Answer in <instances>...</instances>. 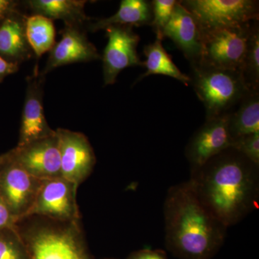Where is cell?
Listing matches in <instances>:
<instances>
[{"mask_svg":"<svg viewBox=\"0 0 259 259\" xmlns=\"http://www.w3.org/2000/svg\"><path fill=\"white\" fill-rule=\"evenodd\" d=\"M259 166L233 148L191 171L190 183L201 202L227 228L258 205Z\"/></svg>","mask_w":259,"mask_h":259,"instance_id":"obj_1","label":"cell"},{"mask_svg":"<svg viewBox=\"0 0 259 259\" xmlns=\"http://www.w3.org/2000/svg\"><path fill=\"white\" fill-rule=\"evenodd\" d=\"M165 243L180 259H211L221 249L228 228L201 202L190 181L168 189L164 204Z\"/></svg>","mask_w":259,"mask_h":259,"instance_id":"obj_2","label":"cell"},{"mask_svg":"<svg viewBox=\"0 0 259 259\" xmlns=\"http://www.w3.org/2000/svg\"><path fill=\"white\" fill-rule=\"evenodd\" d=\"M190 84L203 103L206 120L229 115L250 91L241 71L191 66Z\"/></svg>","mask_w":259,"mask_h":259,"instance_id":"obj_3","label":"cell"},{"mask_svg":"<svg viewBox=\"0 0 259 259\" xmlns=\"http://www.w3.org/2000/svg\"><path fill=\"white\" fill-rule=\"evenodd\" d=\"M253 21L202 32V55L199 64L241 72Z\"/></svg>","mask_w":259,"mask_h":259,"instance_id":"obj_4","label":"cell"},{"mask_svg":"<svg viewBox=\"0 0 259 259\" xmlns=\"http://www.w3.org/2000/svg\"><path fill=\"white\" fill-rule=\"evenodd\" d=\"M198 23L201 31L229 28L259 20L255 0H182Z\"/></svg>","mask_w":259,"mask_h":259,"instance_id":"obj_5","label":"cell"},{"mask_svg":"<svg viewBox=\"0 0 259 259\" xmlns=\"http://www.w3.org/2000/svg\"><path fill=\"white\" fill-rule=\"evenodd\" d=\"M41 183L18 164L10 152L4 154L0 166V197L15 221L25 217Z\"/></svg>","mask_w":259,"mask_h":259,"instance_id":"obj_6","label":"cell"},{"mask_svg":"<svg viewBox=\"0 0 259 259\" xmlns=\"http://www.w3.org/2000/svg\"><path fill=\"white\" fill-rule=\"evenodd\" d=\"M108 41L101 57L105 86L114 84L126 68L144 66L137 47L140 36L129 25H112L105 29Z\"/></svg>","mask_w":259,"mask_h":259,"instance_id":"obj_7","label":"cell"},{"mask_svg":"<svg viewBox=\"0 0 259 259\" xmlns=\"http://www.w3.org/2000/svg\"><path fill=\"white\" fill-rule=\"evenodd\" d=\"M28 259H91L76 229L42 228L32 233L25 246Z\"/></svg>","mask_w":259,"mask_h":259,"instance_id":"obj_8","label":"cell"},{"mask_svg":"<svg viewBox=\"0 0 259 259\" xmlns=\"http://www.w3.org/2000/svg\"><path fill=\"white\" fill-rule=\"evenodd\" d=\"M76 189L74 184L61 177L42 181L36 197L25 217L40 214L58 221H74L78 217Z\"/></svg>","mask_w":259,"mask_h":259,"instance_id":"obj_9","label":"cell"},{"mask_svg":"<svg viewBox=\"0 0 259 259\" xmlns=\"http://www.w3.org/2000/svg\"><path fill=\"white\" fill-rule=\"evenodd\" d=\"M56 131L60 146L61 177L78 187L96 163L93 148L81 133L62 128Z\"/></svg>","mask_w":259,"mask_h":259,"instance_id":"obj_10","label":"cell"},{"mask_svg":"<svg viewBox=\"0 0 259 259\" xmlns=\"http://www.w3.org/2000/svg\"><path fill=\"white\" fill-rule=\"evenodd\" d=\"M44 81L45 76L39 73L37 67L35 68L33 74L27 78L18 148L56 134V131L51 129L48 123L44 113Z\"/></svg>","mask_w":259,"mask_h":259,"instance_id":"obj_11","label":"cell"},{"mask_svg":"<svg viewBox=\"0 0 259 259\" xmlns=\"http://www.w3.org/2000/svg\"><path fill=\"white\" fill-rule=\"evenodd\" d=\"M15 161L40 181L61 177V152L57 134L10 151Z\"/></svg>","mask_w":259,"mask_h":259,"instance_id":"obj_12","label":"cell"},{"mask_svg":"<svg viewBox=\"0 0 259 259\" xmlns=\"http://www.w3.org/2000/svg\"><path fill=\"white\" fill-rule=\"evenodd\" d=\"M228 115L206 120L191 138L185 149L191 171L204 166L211 158L232 147Z\"/></svg>","mask_w":259,"mask_h":259,"instance_id":"obj_13","label":"cell"},{"mask_svg":"<svg viewBox=\"0 0 259 259\" xmlns=\"http://www.w3.org/2000/svg\"><path fill=\"white\" fill-rule=\"evenodd\" d=\"M61 33V40L49 51L47 64L40 72L42 76H46L53 70L64 65L101 59L97 48L89 40L83 28L65 25Z\"/></svg>","mask_w":259,"mask_h":259,"instance_id":"obj_14","label":"cell"},{"mask_svg":"<svg viewBox=\"0 0 259 259\" xmlns=\"http://www.w3.org/2000/svg\"><path fill=\"white\" fill-rule=\"evenodd\" d=\"M192 65L198 64L202 55V31L197 20L177 2L171 18L163 31Z\"/></svg>","mask_w":259,"mask_h":259,"instance_id":"obj_15","label":"cell"},{"mask_svg":"<svg viewBox=\"0 0 259 259\" xmlns=\"http://www.w3.org/2000/svg\"><path fill=\"white\" fill-rule=\"evenodd\" d=\"M27 17L21 9H19L10 15L0 25V56L19 66L35 56L27 39Z\"/></svg>","mask_w":259,"mask_h":259,"instance_id":"obj_16","label":"cell"},{"mask_svg":"<svg viewBox=\"0 0 259 259\" xmlns=\"http://www.w3.org/2000/svg\"><path fill=\"white\" fill-rule=\"evenodd\" d=\"M87 3L85 0H30L25 4L34 14L62 20L65 25L83 28L90 21L84 11Z\"/></svg>","mask_w":259,"mask_h":259,"instance_id":"obj_17","label":"cell"},{"mask_svg":"<svg viewBox=\"0 0 259 259\" xmlns=\"http://www.w3.org/2000/svg\"><path fill=\"white\" fill-rule=\"evenodd\" d=\"M152 4L146 0H122L117 13L109 18L100 19L88 24L90 31L105 30L112 25L143 26L152 21Z\"/></svg>","mask_w":259,"mask_h":259,"instance_id":"obj_18","label":"cell"},{"mask_svg":"<svg viewBox=\"0 0 259 259\" xmlns=\"http://www.w3.org/2000/svg\"><path fill=\"white\" fill-rule=\"evenodd\" d=\"M228 115L232 141L259 132V88L252 89Z\"/></svg>","mask_w":259,"mask_h":259,"instance_id":"obj_19","label":"cell"},{"mask_svg":"<svg viewBox=\"0 0 259 259\" xmlns=\"http://www.w3.org/2000/svg\"><path fill=\"white\" fill-rule=\"evenodd\" d=\"M146 60L143 67L146 68V71L136 80V83L147 77L150 75H163L178 80L188 86L190 84V77L180 71L172 61L171 56L166 52L162 45V40L156 38L154 42L145 46L144 49Z\"/></svg>","mask_w":259,"mask_h":259,"instance_id":"obj_20","label":"cell"},{"mask_svg":"<svg viewBox=\"0 0 259 259\" xmlns=\"http://www.w3.org/2000/svg\"><path fill=\"white\" fill-rule=\"evenodd\" d=\"M25 31L29 45L37 58L50 51L56 44L53 20L42 15L33 14L27 17Z\"/></svg>","mask_w":259,"mask_h":259,"instance_id":"obj_21","label":"cell"},{"mask_svg":"<svg viewBox=\"0 0 259 259\" xmlns=\"http://www.w3.org/2000/svg\"><path fill=\"white\" fill-rule=\"evenodd\" d=\"M241 74L248 88H259V23H252L251 30Z\"/></svg>","mask_w":259,"mask_h":259,"instance_id":"obj_22","label":"cell"},{"mask_svg":"<svg viewBox=\"0 0 259 259\" xmlns=\"http://www.w3.org/2000/svg\"><path fill=\"white\" fill-rule=\"evenodd\" d=\"M0 259H28L26 248L13 228L0 231Z\"/></svg>","mask_w":259,"mask_h":259,"instance_id":"obj_23","label":"cell"},{"mask_svg":"<svg viewBox=\"0 0 259 259\" xmlns=\"http://www.w3.org/2000/svg\"><path fill=\"white\" fill-rule=\"evenodd\" d=\"M177 2V0H154L151 3L153 16L150 26L152 27L156 38L163 40V30L171 18Z\"/></svg>","mask_w":259,"mask_h":259,"instance_id":"obj_24","label":"cell"},{"mask_svg":"<svg viewBox=\"0 0 259 259\" xmlns=\"http://www.w3.org/2000/svg\"><path fill=\"white\" fill-rule=\"evenodd\" d=\"M259 166V132L233 141L232 147Z\"/></svg>","mask_w":259,"mask_h":259,"instance_id":"obj_25","label":"cell"},{"mask_svg":"<svg viewBox=\"0 0 259 259\" xmlns=\"http://www.w3.org/2000/svg\"><path fill=\"white\" fill-rule=\"evenodd\" d=\"M127 259H168V257L163 250L145 248L133 252Z\"/></svg>","mask_w":259,"mask_h":259,"instance_id":"obj_26","label":"cell"},{"mask_svg":"<svg viewBox=\"0 0 259 259\" xmlns=\"http://www.w3.org/2000/svg\"><path fill=\"white\" fill-rule=\"evenodd\" d=\"M16 222L8 206L0 197V231L13 228V224Z\"/></svg>","mask_w":259,"mask_h":259,"instance_id":"obj_27","label":"cell"},{"mask_svg":"<svg viewBox=\"0 0 259 259\" xmlns=\"http://www.w3.org/2000/svg\"><path fill=\"white\" fill-rule=\"evenodd\" d=\"M20 9V2L15 0H0V25L10 15Z\"/></svg>","mask_w":259,"mask_h":259,"instance_id":"obj_28","label":"cell"},{"mask_svg":"<svg viewBox=\"0 0 259 259\" xmlns=\"http://www.w3.org/2000/svg\"><path fill=\"white\" fill-rule=\"evenodd\" d=\"M18 69V65L8 62L0 56V83L3 81L7 76L16 73Z\"/></svg>","mask_w":259,"mask_h":259,"instance_id":"obj_29","label":"cell"},{"mask_svg":"<svg viewBox=\"0 0 259 259\" xmlns=\"http://www.w3.org/2000/svg\"><path fill=\"white\" fill-rule=\"evenodd\" d=\"M3 159H4V154L0 155V166H1L2 163H3Z\"/></svg>","mask_w":259,"mask_h":259,"instance_id":"obj_30","label":"cell"}]
</instances>
